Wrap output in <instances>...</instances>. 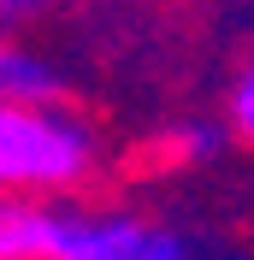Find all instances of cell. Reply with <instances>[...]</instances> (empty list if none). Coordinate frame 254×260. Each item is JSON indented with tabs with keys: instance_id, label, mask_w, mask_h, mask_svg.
I'll return each mask as SVG.
<instances>
[{
	"instance_id": "6da1fadb",
	"label": "cell",
	"mask_w": 254,
	"mask_h": 260,
	"mask_svg": "<svg viewBox=\"0 0 254 260\" xmlns=\"http://www.w3.org/2000/svg\"><path fill=\"white\" fill-rule=\"evenodd\" d=\"M89 172L83 124L59 118L53 107H0V195L65 189Z\"/></svg>"
},
{
	"instance_id": "7a4b0ae2",
	"label": "cell",
	"mask_w": 254,
	"mask_h": 260,
	"mask_svg": "<svg viewBox=\"0 0 254 260\" xmlns=\"http://www.w3.org/2000/svg\"><path fill=\"white\" fill-rule=\"evenodd\" d=\"M42 260H195L183 237L142 219H89V213H48Z\"/></svg>"
},
{
	"instance_id": "3957f363",
	"label": "cell",
	"mask_w": 254,
	"mask_h": 260,
	"mask_svg": "<svg viewBox=\"0 0 254 260\" xmlns=\"http://www.w3.org/2000/svg\"><path fill=\"white\" fill-rule=\"evenodd\" d=\"M59 77L48 59H36L30 48L0 42V107H53Z\"/></svg>"
},
{
	"instance_id": "277c9868",
	"label": "cell",
	"mask_w": 254,
	"mask_h": 260,
	"mask_svg": "<svg viewBox=\"0 0 254 260\" xmlns=\"http://www.w3.org/2000/svg\"><path fill=\"white\" fill-rule=\"evenodd\" d=\"M48 213L30 195H0V260H42V237H48Z\"/></svg>"
},
{
	"instance_id": "5b68a950",
	"label": "cell",
	"mask_w": 254,
	"mask_h": 260,
	"mask_svg": "<svg viewBox=\"0 0 254 260\" xmlns=\"http://www.w3.org/2000/svg\"><path fill=\"white\" fill-rule=\"evenodd\" d=\"M231 113H237V130L254 142V71L237 83V101H231Z\"/></svg>"
},
{
	"instance_id": "8992f818",
	"label": "cell",
	"mask_w": 254,
	"mask_h": 260,
	"mask_svg": "<svg viewBox=\"0 0 254 260\" xmlns=\"http://www.w3.org/2000/svg\"><path fill=\"white\" fill-rule=\"evenodd\" d=\"M42 0H0V18H24V12H36Z\"/></svg>"
}]
</instances>
